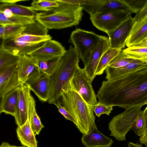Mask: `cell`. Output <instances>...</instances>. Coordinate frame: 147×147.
I'll use <instances>...</instances> for the list:
<instances>
[{"label": "cell", "instance_id": "obj_1", "mask_svg": "<svg viewBox=\"0 0 147 147\" xmlns=\"http://www.w3.org/2000/svg\"><path fill=\"white\" fill-rule=\"evenodd\" d=\"M98 102L127 109L147 105V66L103 81L98 90Z\"/></svg>", "mask_w": 147, "mask_h": 147}, {"label": "cell", "instance_id": "obj_2", "mask_svg": "<svg viewBox=\"0 0 147 147\" xmlns=\"http://www.w3.org/2000/svg\"><path fill=\"white\" fill-rule=\"evenodd\" d=\"M79 55L76 49L70 45L61 57L59 63L50 79L49 97L48 102L54 105L60 102L61 94L70 86V82L79 66Z\"/></svg>", "mask_w": 147, "mask_h": 147}, {"label": "cell", "instance_id": "obj_3", "mask_svg": "<svg viewBox=\"0 0 147 147\" xmlns=\"http://www.w3.org/2000/svg\"><path fill=\"white\" fill-rule=\"evenodd\" d=\"M56 1L58 7L49 13H36L35 20L47 29H60L78 25L83 15L79 1Z\"/></svg>", "mask_w": 147, "mask_h": 147}, {"label": "cell", "instance_id": "obj_4", "mask_svg": "<svg viewBox=\"0 0 147 147\" xmlns=\"http://www.w3.org/2000/svg\"><path fill=\"white\" fill-rule=\"evenodd\" d=\"M60 100L74 118V125L83 135L88 134L97 127L93 111L76 91L67 90L61 94Z\"/></svg>", "mask_w": 147, "mask_h": 147}, {"label": "cell", "instance_id": "obj_5", "mask_svg": "<svg viewBox=\"0 0 147 147\" xmlns=\"http://www.w3.org/2000/svg\"><path fill=\"white\" fill-rule=\"evenodd\" d=\"M101 36L80 28H77L71 32L68 42L72 43L78 51L84 67L87 65Z\"/></svg>", "mask_w": 147, "mask_h": 147}, {"label": "cell", "instance_id": "obj_6", "mask_svg": "<svg viewBox=\"0 0 147 147\" xmlns=\"http://www.w3.org/2000/svg\"><path fill=\"white\" fill-rule=\"evenodd\" d=\"M141 107H136L125 109L123 112L113 117L109 123L110 136L117 141L126 140L125 136L135 123Z\"/></svg>", "mask_w": 147, "mask_h": 147}, {"label": "cell", "instance_id": "obj_7", "mask_svg": "<svg viewBox=\"0 0 147 147\" xmlns=\"http://www.w3.org/2000/svg\"><path fill=\"white\" fill-rule=\"evenodd\" d=\"M131 14L121 10H112L90 15V20L97 28L107 34L128 18Z\"/></svg>", "mask_w": 147, "mask_h": 147}, {"label": "cell", "instance_id": "obj_8", "mask_svg": "<svg viewBox=\"0 0 147 147\" xmlns=\"http://www.w3.org/2000/svg\"><path fill=\"white\" fill-rule=\"evenodd\" d=\"M92 82L84 68L79 66L70 82L68 89H71L77 92L89 105H96L98 103L97 97Z\"/></svg>", "mask_w": 147, "mask_h": 147}, {"label": "cell", "instance_id": "obj_9", "mask_svg": "<svg viewBox=\"0 0 147 147\" xmlns=\"http://www.w3.org/2000/svg\"><path fill=\"white\" fill-rule=\"evenodd\" d=\"M81 6L90 15L112 10L126 11L131 14L130 9L123 0L79 1Z\"/></svg>", "mask_w": 147, "mask_h": 147}, {"label": "cell", "instance_id": "obj_10", "mask_svg": "<svg viewBox=\"0 0 147 147\" xmlns=\"http://www.w3.org/2000/svg\"><path fill=\"white\" fill-rule=\"evenodd\" d=\"M134 24L133 18L130 15L127 19L107 34L110 48L121 50L125 47Z\"/></svg>", "mask_w": 147, "mask_h": 147}, {"label": "cell", "instance_id": "obj_11", "mask_svg": "<svg viewBox=\"0 0 147 147\" xmlns=\"http://www.w3.org/2000/svg\"><path fill=\"white\" fill-rule=\"evenodd\" d=\"M50 79V76L41 72L31 77L24 83L38 99L43 102L49 99Z\"/></svg>", "mask_w": 147, "mask_h": 147}, {"label": "cell", "instance_id": "obj_12", "mask_svg": "<svg viewBox=\"0 0 147 147\" xmlns=\"http://www.w3.org/2000/svg\"><path fill=\"white\" fill-rule=\"evenodd\" d=\"M18 63L0 71L1 98L23 84L19 78Z\"/></svg>", "mask_w": 147, "mask_h": 147}, {"label": "cell", "instance_id": "obj_13", "mask_svg": "<svg viewBox=\"0 0 147 147\" xmlns=\"http://www.w3.org/2000/svg\"><path fill=\"white\" fill-rule=\"evenodd\" d=\"M66 51L61 43L51 39L46 41L41 47L27 55L36 58L39 61L61 57Z\"/></svg>", "mask_w": 147, "mask_h": 147}, {"label": "cell", "instance_id": "obj_14", "mask_svg": "<svg viewBox=\"0 0 147 147\" xmlns=\"http://www.w3.org/2000/svg\"><path fill=\"white\" fill-rule=\"evenodd\" d=\"M110 49L109 38L102 36L100 41L92 53L87 65L84 68L92 82L96 76V71L103 55Z\"/></svg>", "mask_w": 147, "mask_h": 147}, {"label": "cell", "instance_id": "obj_15", "mask_svg": "<svg viewBox=\"0 0 147 147\" xmlns=\"http://www.w3.org/2000/svg\"><path fill=\"white\" fill-rule=\"evenodd\" d=\"M30 91L29 87L24 84L19 87L17 110L14 117L18 126L24 125L28 117V100Z\"/></svg>", "mask_w": 147, "mask_h": 147}, {"label": "cell", "instance_id": "obj_16", "mask_svg": "<svg viewBox=\"0 0 147 147\" xmlns=\"http://www.w3.org/2000/svg\"><path fill=\"white\" fill-rule=\"evenodd\" d=\"M38 63L36 58L30 55L20 56L18 63V70L19 80L23 84L40 72Z\"/></svg>", "mask_w": 147, "mask_h": 147}, {"label": "cell", "instance_id": "obj_17", "mask_svg": "<svg viewBox=\"0 0 147 147\" xmlns=\"http://www.w3.org/2000/svg\"><path fill=\"white\" fill-rule=\"evenodd\" d=\"M81 142L85 147H111L112 139L100 131L97 127L88 134H83Z\"/></svg>", "mask_w": 147, "mask_h": 147}, {"label": "cell", "instance_id": "obj_18", "mask_svg": "<svg viewBox=\"0 0 147 147\" xmlns=\"http://www.w3.org/2000/svg\"><path fill=\"white\" fill-rule=\"evenodd\" d=\"M45 41L31 44L19 42L9 38L3 40L1 44L15 55L22 56L27 55L43 45Z\"/></svg>", "mask_w": 147, "mask_h": 147}, {"label": "cell", "instance_id": "obj_19", "mask_svg": "<svg viewBox=\"0 0 147 147\" xmlns=\"http://www.w3.org/2000/svg\"><path fill=\"white\" fill-rule=\"evenodd\" d=\"M147 38V17L142 21L134 23L127 41V47L138 45Z\"/></svg>", "mask_w": 147, "mask_h": 147}, {"label": "cell", "instance_id": "obj_20", "mask_svg": "<svg viewBox=\"0 0 147 147\" xmlns=\"http://www.w3.org/2000/svg\"><path fill=\"white\" fill-rule=\"evenodd\" d=\"M16 132L21 144L25 147H37L38 142L36 134L32 130L28 118L22 125L18 126Z\"/></svg>", "mask_w": 147, "mask_h": 147}, {"label": "cell", "instance_id": "obj_21", "mask_svg": "<svg viewBox=\"0 0 147 147\" xmlns=\"http://www.w3.org/2000/svg\"><path fill=\"white\" fill-rule=\"evenodd\" d=\"M19 87L10 91L1 98L0 114L4 113L14 116L17 108Z\"/></svg>", "mask_w": 147, "mask_h": 147}, {"label": "cell", "instance_id": "obj_22", "mask_svg": "<svg viewBox=\"0 0 147 147\" xmlns=\"http://www.w3.org/2000/svg\"><path fill=\"white\" fill-rule=\"evenodd\" d=\"M147 66V63L134 59L126 65L114 68L108 66L105 70L106 79L109 80L122 76L138 69Z\"/></svg>", "mask_w": 147, "mask_h": 147}, {"label": "cell", "instance_id": "obj_23", "mask_svg": "<svg viewBox=\"0 0 147 147\" xmlns=\"http://www.w3.org/2000/svg\"><path fill=\"white\" fill-rule=\"evenodd\" d=\"M36 101L31 93L28 100V118L31 128L36 135H38L44 127L36 109Z\"/></svg>", "mask_w": 147, "mask_h": 147}, {"label": "cell", "instance_id": "obj_24", "mask_svg": "<svg viewBox=\"0 0 147 147\" xmlns=\"http://www.w3.org/2000/svg\"><path fill=\"white\" fill-rule=\"evenodd\" d=\"M6 8L10 9L14 15L22 17L35 19L36 14L30 6L7 3H2L0 4V11H2Z\"/></svg>", "mask_w": 147, "mask_h": 147}, {"label": "cell", "instance_id": "obj_25", "mask_svg": "<svg viewBox=\"0 0 147 147\" xmlns=\"http://www.w3.org/2000/svg\"><path fill=\"white\" fill-rule=\"evenodd\" d=\"M20 56L15 55L5 49L1 44L0 47V71L18 63Z\"/></svg>", "mask_w": 147, "mask_h": 147}, {"label": "cell", "instance_id": "obj_26", "mask_svg": "<svg viewBox=\"0 0 147 147\" xmlns=\"http://www.w3.org/2000/svg\"><path fill=\"white\" fill-rule=\"evenodd\" d=\"M123 50L128 57L147 63V45L132 46Z\"/></svg>", "mask_w": 147, "mask_h": 147}, {"label": "cell", "instance_id": "obj_27", "mask_svg": "<svg viewBox=\"0 0 147 147\" xmlns=\"http://www.w3.org/2000/svg\"><path fill=\"white\" fill-rule=\"evenodd\" d=\"M35 19L13 15L10 18L5 17L2 11L0 10V25L15 24L26 26L35 22Z\"/></svg>", "mask_w": 147, "mask_h": 147}, {"label": "cell", "instance_id": "obj_28", "mask_svg": "<svg viewBox=\"0 0 147 147\" xmlns=\"http://www.w3.org/2000/svg\"><path fill=\"white\" fill-rule=\"evenodd\" d=\"M121 50L110 48L104 53L97 68L96 75H101L103 73L108 66L110 62L119 53Z\"/></svg>", "mask_w": 147, "mask_h": 147}, {"label": "cell", "instance_id": "obj_29", "mask_svg": "<svg viewBox=\"0 0 147 147\" xmlns=\"http://www.w3.org/2000/svg\"><path fill=\"white\" fill-rule=\"evenodd\" d=\"M10 38L19 42L33 44L45 41L51 39L52 37L49 34L47 36H38L22 33Z\"/></svg>", "mask_w": 147, "mask_h": 147}, {"label": "cell", "instance_id": "obj_30", "mask_svg": "<svg viewBox=\"0 0 147 147\" xmlns=\"http://www.w3.org/2000/svg\"><path fill=\"white\" fill-rule=\"evenodd\" d=\"M61 57H56L38 61L40 71L50 76L57 68Z\"/></svg>", "mask_w": 147, "mask_h": 147}, {"label": "cell", "instance_id": "obj_31", "mask_svg": "<svg viewBox=\"0 0 147 147\" xmlns=\"http://www.w3.org/2000/svg\"><path fill=\"white\" fill-rule=\"evenodd\" d=\"M59 3L56 0H34L31 4L30 7L33 10L50 12L54 8L58 7Z\"/></svg>", "mask_w": 147, "mask_h": 147}, {"label": "cell", "instance_id": "obj_32", "mask_svg": "<svg viewBox=\"0 0 147 147\" xmlns=\"http://www.w3.org/2000/svg\"><path fill=\"white\" fill-rule=\"evenodd\" d=\"M48 30L41 24L37 22L25 26V28L22 32L24 34L38 36H47Z\"/></svg>", "mask_w": 147, "mask_h": 147}, {"label": "cell", "instance_id": "obj_33", "mask_svg": "<svg viewBox=\"0 0 147 147\" xmlns=\"http://www.w3.org/2000/svg\"><path fill=\"white\" fill-rule=\"evenodd\" d=\"M134 59L128 57L123 50L109 63L108 66L112 68H118L123 67L133 61Z\"/></svg>", "mask_w": 147, "mask_h": 147}, {"label": "cell", "instance_id": "obj_34", "mask_svg": "<svg viewBox=\"0 0 147 147\" xmlns=\"http://www.w3.org/2000/svg\"><path fill=\"white\" fill-rule=\"evenodd\" d=\"M145 119L141 109L139 112L136 119L132 128L135 134L138 136H141L143 134L145 127Z\"/></svg>", "mask_w": 147, "mask_h": 147}, {"label": "cell", "instance_id": "obj_35", "mask_svg": "<svg viewBox=\"0 0 147 147\" xmlns=\"http://www.w3.org/2000/svg\"><path fill=\"white\" fill-rule=\"evenodd\" d=\"M25 28V26L15 24L5 25L4 40L12 38L21 33Z\"/></svg>", "mask_w": 147, "mask_h": 147}, {"label": "cell", "instance_id": "obj_36", "mask_svg": "<svg viewBox=\"0 0 147 147\" xmlns=\"http://www.w3.org/2000/svg\"><path fill=\"white\" fill-rule=\"evenodd\" d=\"M90 106L98 117L102 114L109 115L113 109V107L112 106L106 105L99 102L96 105Z\"/></svg>", "mask_w": 147, "mask_h": 147}, {"label": "cell", "instance_id": "obj_37", "mask_svg": "<svg viewBox=\"0 0 147 147\" xmlns=\"http://www.w3.org/2000/svg\"><path fill=\"white\" fill-rule=\"evenodd\" d=\"M131 13H137L144 6L147 0H123Z\"/></svg>", "mask_w": 147, "mask_h": 147}, {"label": "cell", "instance_id": "obj_38", "mask_svg": "<svg viewBox=\"0 0 147 147\" xmlns=\"http://www.w3.org/2000/svg\"><path fill=\"white\" fill-rule=\"evenodd\" d=\"M54 105H56L57 107L59 112L66 119L71 121L75 124L76 122L74 118L70 113L61 105L60 102L55 103Z\"/></svg>", "mask_w": 147, "mask_h": 147}, {"label": "cell", "instance_id": "obj_39", "mask_svg": "<svg viewBox=\"0 0 147 147\" xmlns=\"http://www.w3.org/2000/svg\"><path fill=\"white\" fill-rule=\"evenodd\" d=\"M147 17V1L140 11L133 18L134 23L139 22Z\"/></svg>", "mask_w": 147, "mask_h": 147}, {"label": "cell", "instance_id": "obj_40", "mask_svg": "<svg viewBox=\"0 0 147 147\" xmlns=\"http://www.w3.org/2000/svg\"><path fill=\"white\" fill-rule=\"evenodd\" d=\"M143 111L145 119V124L144 132L142 136L140 137L139 141L142 144L147 145V105Z\"/></svg>", "mask_w": 147, "mask_h": 147}, {"label": "cell", "instance_id": "obj_41", "mask_svg": "<svg viewBox=\"0 0 147 147\" xmlns=\"http://www.w3.org/2000/svg\"><path fill=\"white\" fill-rule=\"evenodd\" d=\"M2 11L4 16L7 18H10L14 15L12 11L8 8L5 9Z\"/></svg>", "mask_w": 147, "mask_h": 147}, {"label": "cell", "instance_id": "obj_42", "mask_svg": "<svg viewBox=\"0 0 147 147\" xmlns=\"http://www.w3.org/2000/svg\"><path fill=\"white\" fill-rule=\"evenodd\" d=\"M5 25H1L0 27V38L3 40L4 39Z\"/></svg>", "mask_w": 147, "mask_h": 147}, {"label": "cell", "instance_id": "obj_43", "mask_svg": "<svg viewBox=\"0 0 147 147\" xmlns=\"http://www.w3.org/2000/svg\"><path fill=\"white\" fill-rule=\"evenodd\" d=\"M0 147H25L24 146H16L11 145L9 143L6 142H2Z\"/></svg>", "mask_w": 147, "mask_h": 147}, {"label": "cell", "instance_id": "obj_44", "mask_svg": "<svg viewBox=\"0 0 147 147\" xmlns=\"http://www.w3.org/2000/svg\"><path fill=\"white\" fill-rule=\"evenodd\" d=\"M22 0H1L0 1L2 3H7L9 4H15L17 2L24 1Z\"/></svg>", "mask_w": 147, "mask_h": 147}, {"label": "cell", "instance_id": "obj_45", "mask_svg": "<svg viewBox=\"0 0 147 147\" xmlns=\"http://www.w3.org/2000/svg\"><path fill=\"white\" fill-rule=\"evenodd\" d=\"M142 144H139L138 143H136L131 142H129L128 143V147H143Z\"/></svg>", "mask_w": 147, "mask_h": 147}, {"label": "cell", "instance_id": "obj_46", "mask_svg": "<svg viewBox=\"0 0 147 147\" xmlns=\"http://www.w3.org/2000/svg\"><path fill=\"white\" fill-rule=\"evenodd\" d=\"M147 45V38H146V39L144 40V42L141 45Z\"/></svg>", "mask_w": 147, "mask_h": 147}, {"label": "cell", "instance_id": "obj_47", "mask_svg": "<svg viewBox=\"0 0 147 147\" xmlns=\"http://www.w3.org/2000/svg\"><path fill=\"white\" fill-rule=\"evenodd\" d=\"M145 147H147V145Z\"/></svg>", "mask_w": 147, "mask_h": 147}]
</instances>
